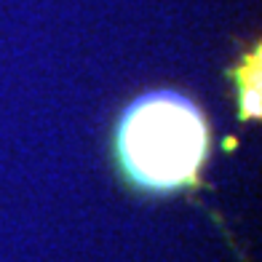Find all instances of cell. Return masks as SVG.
<instances>
[{
	"label": "cell",
	"mask_w": 262,
	"mask_h": 262,
	"mask_svg": "<svg viewBox=\"0 0 262 262\" xmlns=\"http://www.w3.org/2000/svg\"><path fill=\"white\" fill-rule=\"evenodd\" d=\"M115 150L134 185L152 193H171L195 182L209 156V126L187 97L152 91L126 107Z\"/></svg>",
	"instance_id": "obj_1"
},
{
	"label": "cell",
	"mask_w": 262,
	"mask_h": 262,
	"mask_svg": "<svg viewBox=\"0 0 262 262\" xmlns=\"http://www.w3.org/2000/svg\"><path fill=\"white\" fill-rule=\"evenodd\" d=\"M238 89H241V115L257 118L259 115V51L246 59L238 70Z\"/></svg>",
	"instance_id": "obj_2"
}]
</instances>
